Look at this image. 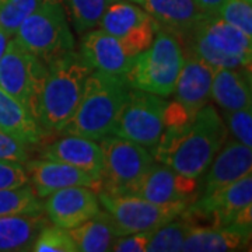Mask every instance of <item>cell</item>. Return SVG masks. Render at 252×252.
I'll list each match as a JSON object with an SVG mask.
<instances>
[{"instance_id": "obj_1", "label": "cell", "mask_w": 252, "mask_h": 252, "mask_svg": "<svg viewBox=\"0 0 252 252\" xmlns=\"http://www.w3.org/2000/svg\"><path fill=\"white\" fill-rule=\"evenodd\" d=\"M227 139L228 132L220 112L205 105L190 119L165 126L150 153L157 162L199 180Z\"/></svg>"}, {"instance_id": "obj_2", "label": "cell", "mask_w": 252, "mask_h": 252, "mask_svg": "<svg viewBox=\"0 0 252 252\" xmlns=\"http://www.w3.org/2000/svg\"><path fill=\"white\" fill-rule=\"evenodd\" d=\"M129 90L125 76L94 70L86 79L79 105L63 133L95 142L111 135Z\"/></svg>"}, {"instance_id": "obj_3", "label": "cell", "mask_w": 252, "mask_h": 252, "mask_svg": "<svg viewBox=\"0 0 252 252\" xmlns=\"http://www.w3.org/2000/svg\"><path fill=\"white\" fill-rule=\"evenodd\" d=\"M93 72L74 49L48 63L39 104V124L45 132H63L79 105L86 79Z\"/></svg>"}, {"instance_id": "obj_4", "label": "cell", "mask_w": 252, "mask_h": 252, "mask_svg": "<svg viewBox=\"0 0 252 252\" xmlns=\"http://www.w3.org/2000/svg\"><path fill=\"white\" fill-rule=\"evenodd\" d=\"M184 62L185 51L180 38L157 26L153 42L133 58L125 79L130 89L165 98L172 95Z\"/></svg>"}, {"instance_id": "obj_5", "label": "cell", "mask_w": 252, "mask_h": 252, "mask_svg": "<svg viewBox=\"0 0 252 252\" xmlns=\"http://www.w3.org/2000/svg\"><path fill=\"white\" fill-rule=\"evenodd\" d=\"M181 44L213 67H251L252 36L219 16H205Z\"/></svg>"}, {"instance_id": "obj_6", "label": "cell", "mask_w": 252, "mask_h": 252, "mask_svg": "<svg viewBox=\"0 0 252 252\" xmlns=\"http://www.w3.org/2000/svg\"><path fill=\"white\" fill-rule=\"evenodd\" d=\"M13 38L46 64L74 49V36L62 0H41Z\"/></svg>"}, {"instance_id": "obj_7", "label": "cell", "mask_w": 252, "mask_h": 252, "mask_svg": "<svg viewBox=\"0 0 252 252\" xmlns=\"http://www.w3.org/2000/svg\"><path fill=\"white\" fill-rule=\"evenodd\" d=\"M48 64L10 38L0 58V89L16 98L39 122V104Z\"/></svg>"}, {"instance_id": "obj_8", "label": "cell", "mask_w": 252, "mask_h": 252, "mask_svg": "<svg viewBox=\"0 0 252 252\" xmlns=\"http://www.w3.org/2000/svg\"><path fill=\"white\" fill-rule=\"evenodd\" d=\"M99 142L102 154L101 190L111 195L129 193L156 160L147 147L124 137L108 135Z\"/></svg>"}, {"instance_id": "obj_9", "label": "cell", "mask_w": 252, "mask_h": 252, "mask_svg": "<svg viewBox=\"0 0 252 252\" xmlns=\"http://www.w3.org/2000/svg\"><path fill=\"white\" fill-rule=\"evenodd\" d=\"M99 203L108 212L119 235L156 231L161 225L180 216L189 202L156 203L136 195H111L98 192Z\"/></svg>"}, {"instance_id": "obj_10", "label": "cell", "mask_w": 252, "mask_h": 252, "mask_svg": "<svg viewBox=\"0 0 252 252\" xmlns=\"http://www.w3.org/2000/svg\"><path fill=\"white\" fill-rule=\"evenodd\" d=\"M168 101L152 93L130 89L111 135L147 147L158 142L165 127Z\"/></svg>"}, {"instance_id": "obj_11", "label": "cell", "mask_w": 252, "mask_h": 252, "mask_svg": "<svg viewBox=\"0 0 252 252\" xmlns=\"http://www.w3.org/2000/svg\"><path fill=\"white\" fill-rule=\"evenodd\" d=\"M98 26L125 48L132 58L153 42L157 24L140 6L129 0H115L102 14Z\"/></svg>"}, {"instance_id": "obj_12", "label": "cell", "mask_w": 252, "mask_h": 252, "mask_svg": "<svg viewBox=\"0 0 252 252\" xmlns=\"http://www.w3.org/2000/svg\"><path fill=\"white\" fill-rule=\"evenodd\" d=\"M196 192L198 180L184 177L171 167L156 161L136 182L129 195H136L156 203H190L196 199Z\"/></svg>"}, {"instance_id": "obj_13", "label": "cell", "mask_w": 252, "mask_h": 252, "mask_svg": "<svg viewBox=\"0 0 252 252\" xmlns=\"http://www.w3.org/2000/svg\"><path fill=\"white\" fill-rule=\"evenodd\" d=\"M28 184L39 199H45L55 190L70 187H86L98 193L101 180L89 172L61 161L36 158L24 162Z\"/></svg>"}, {"instance_id": "obj_14", "label": "cell", "mask_w": 252, "mask_h": 252, "mask_svg": "<svg viewBox=\"0 0 252 252\" xmlns=\"http://www.w3.org/2000/svg\"><path fill=\"white\" fill-rule=\"evenodd\" d=\"M215 69L198 56L185 52V62L172 93L174 101H171L184 118L190 119L199 109L207 105Z\"/></svg>"}, {"instance_id": "obj_15", "label": "cell", "mask_w": 252, "mask_h": 252, "mask_svg": "<svg viewBox=\"0 0 252 252\" xmlns=\"http://www.w3.org/2000/svg\"><path fill=\"white\" fill-rule=\"evenodd\" d=\"M44 212L51 224L70 230L98 213V195L86 187L59 189L46 196Z\"/></svg>"}, {"instance_id": "obj_16", "label": "cell", "mask_w": 252, "mask_h": 252, "mask_svg": "<svg viewBox=\"0 0 252 252\" xmlns=\"http://www.w3.org/2000/svg\"><path fill=\"white\" fill-rule=\"evenodd\" d=\"M252 172V147L238 140H225L206 170L200 195H207Z\"/></svg>"}, {"instance_id": "obj_17", "label": "cell", "mask_w": 252, "mask_h": 252, "mask_svg": "<svg viewBox=\"0 0 252 252\" xmlns=\"http://www.w3.org/2000/svg\"><path fill=\"white\" fill-rule=\"evenodd\" d=\"M80 54L94 70L118 76H125L133 61L121 42L101 28L83 34Z\"/></svg>"}, {"instance_id": "obj_18", "label": "cell", "mask_w": 252, "mask_h": 252, "mask_svg": "<svg viewBox=\"0 0 252 252\" xmlns=\"http://www.w3.org/2000/svg\"><path fill=\"white\" fill-rule=\"evenodd\" d=\"M140 6L158 27L171 31L182 42L206 14L195 0H129Z\"/></svg>"}, {"instance_id": "obj_19", "label": "cell", "mask_w": 252, "mask_h": 252, "mask_svg": "<svg viewBox=\"0 0 252 252\" xmlns=\"http://www.w3.org/2000/svg\"><path fill=\"white\" fill-rule=\"evenodd\" d=\"M41 158L61 161L80 168L101 180L102 154L99 144L83 136L66 135L54 143L48 144L41 153Z\"/></svg>"}, {"instance_id": "obj_20", "label": "cell", "mask_w": 252, "mask_h": 252, "mask_svg": "<svg viewBox=\"0 0 252 252\" xmlns=\"http://www.w3.org/2000/svg\"><path fill=\"white\" fill-rule=\"evenodd\" d=\"M251 67H216L212 79L210 98L223 111L251 108Z\"/></svg>"}, {"instance_id": "obj_21", "label": "cell", "mask_w": 252, "mask_h": 252, "mask_svg": "<svg viewBox=\"0 0 252 252\" xmlns=\"http://www.w3.org/2000/svg\"><path fill=\"white\" fill-rule=\"evenodd\" d=\"M251 241V228L238 225H196L192 228L181 251L230 252L247 250Z\"/></svg>"}, {"instance_id": "obj_22", "label": "cell", "mask_w": 252, "mask_h": 252, "mask_svg": "<svg viewBox=\"0 0 252 252\" xmlns=\"http://www.w3.org/2000/svg\"><path fill=\"white\" fill-rule=\"evenodd\" d=\"M48 224L44 210L0 216V252L32 251L36 237Z\"/></svg>"}, {"instance_id": "obj_23", "label": "cell", "mask_w": 252, "mask_h": 252, "mask_svg": "<svg viewBox=\"0 0 252 252\" xmlns=\"http://www.w3.org/2000/svg\"><path fill=\"white\" fill-rule=\"evenodd\" d=\"M0 130L27 146L41 143L45 130L17 99L0 89Z\"/></svg>"}, {"instance_id": "obj_24", "label": "cell", "mask_w": 252, "mask_h": 252, "mask_svg": "<svg viewBox=\"0 0 252 252\" xmlns=\"http://www.w3.org/2000/svg\"><path fill=\"white\" fill-rule=\"evenodd\" d=\"M69 233L77 251L80 252L111 251L118 237H121L112 217L105 209H99L98 213L77 227L70 228Z\"/></svg>"}, {"instance_id": "obj_25", "label": "cell", "mask_w": 252, "mask_h": 252, "mask_svg": "<svg viewBox=\"0 0 252 252\" xmlns=\"http://www.w3.org/2000/svg\"><path fill=\"white\" fill-rule=\"evenodd\" d=\"M196 225L198 224L185 212H182L180 216L154 231L147 252L181 251L184 241Z\"/></svg>"}, {"instance_id": "obj_26", "label": "cell", "mask_w": 252, "mask_h": 252, "mask_svg": "<svg viewBox=\"0 0 252 252\" xmlns=\"http://www.w3.org/2000/svg\"><path fill=\"white\" fill-rule=\"evenodd\" d=\"M69 21L76 34H86L98 26L99 20L115 0H63Z\"/></svg>"}, {"instance_id": "obj_27", "label": "cell", "mask_w": 252, "mask_h": 252, "mask_svg": "<svg viewBox=\"0 0 252 252\" xmlns=\"http://www.w3.org/2000/svg\"><path fill=\"white\" fill-rule=\"evenodd\" d=\"M44 210V202L38 198L31 185L0 189V216Z\"/></svg>"}, {"instance_id": "obj_28", "label": "cell", "mask_w": 252, "mask_h": 252, "mask_svg": "<svg viewBox=\"0 0 252 252\" xmlns=\"http://www.w3.org/2000/svg\"><path fill=\"white\" fill-rule=\"evenodd\" d=\"M41 0H0V31L13 38Z\"/></svg>"}, {"instance_id": "obj_29", "label": "cell", "mask_w": 252, "mask_h": 252, "mask_svg": "<svg viewBox=\"0 0 252 252\" xmlns=\"http://www.w3.org/2000/svg\"><path fill=\"white\" fill-rule=\"evenodd\" d=\"M35 252H77L76 244L73 241L69 230L48 224L36 237L32 245Z\"/></svg>"}, {"instance_id": "obj_30", "label": "cell", "mask_w": 252, "mask_h": 252, "mask_svg": "<svg viewBox=\"0 0 252 252\" xmlns=\"http://www.w3.org/2000/svg\"><path fill=\"white\" fill-rule=\"evenodd\" d=\"M217 16L245 35L252 36V0H225Z\"/></svg>"}, {"instance_id": "obj_31", "label": "cell", "mask_w": 252, "mask_h": 252, "mask_svg": "<svg viewBox=\"0 0 252 252\" xmlns=\"http://www.w3.org/2000/svg\"><path fill=\"white\" fill-rule=\"evenodd\" d=\"M221 119L224 122L225 129L233 139L240 143L252 147V109L243 108L235 111H223Z\"/></svg>"}, {"instance_id": "obj_32", "label": "cell", "mask_w": 252, "mask_h": 252, "mask_svg": "<svg viewBox=\"0 0 252 252\" xmlns=\"http://www.w3.org/2000/svg\"><path fill=\"white\" fill-rule=\"evenodd\" d=\"M28 184L24 164L0 160V189L18 188Z\"/></svg>"}, {"instance_id": "obj_33", "label": "cell", "mask_w": 252, "mask_h": 252, "mask_svg": "<svg viewBox=\"0 0 252 252\" xmlns=\"http://www.w3.org/2000/svg\"><path fill=\"white\" fill-rule=\"evenodd\" d=\"M154 231H140L118 237L111 251L114 252H147Z\"/></svg>"}, {"instance_id": "obj_34", "label": "cell", "mask_w": 252, "mask_h": 252, "mask_svg": "<svg viewBox=\"0 0 252 252\" xmlns=\"http://www.w3.org/2000/svg\"><path fill=\"white\" fill-rule=\"evenodd\" d=\"M0 160L24 164L28 160V146L0 130Z\"/></svg>"}, {"instance_id": "obj_35", "label": "cell", "mask_w": 252, "mask_h": 252, "mask_svg": "<svg viewBox=\"0 0 252 252\" xmlns=\"http://www.w3.org/2000/svg\"><path fill=\"white\" fill-rule=\"evenodd\" d=\"M224 1L225 0H195L199 9L202 10L206 16H217L219 10Z\"/></svg>"}, {"instance_id": "obj_36", "label": "cell", "mask_w": 252, "mask_h": 252, "mask_svg": "<svg viewBox=\"0 0 252 252\" xmlns=\"http://www.w3.org/2000/svg\"><path fill=\"white\" fill-rule=\"evenodd\" d=\"M9 36L6 35V34H3L1 31H0V58H1V55L4 52V49H6V45H7V42H9Z\"/></svg>"}]
</instances>
